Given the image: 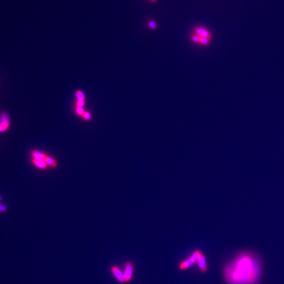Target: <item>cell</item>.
Here are the masks:
<instances>
[{"mask_svg":"<svg viewBox=\"0 0 284 284\" xmlns=\"http://www.w3.org/2000/svg\"><path fill=\"white\" fill-rule=\"evenodd\" d=\"M263 273L259 256L252 251L236 254L223 267L222 276L227 284H258Z\"/></svg>","mask_w":284,"mask_h":284,"instance_id":"cell-1","label":"cell"},{"mask_svg":"<svg viewBox=\"0 0 284 284\" xmlns=\"http://www.w3.org/2000/svg\"><path fill=\"white\" fill-rule=\"evenodd\" d=\"M202 253H203L202 251L199 249H196L193 251L186 259L180 262L178 264V268L182 271L187 270L189 268L192 267L195 263H197V261L198 259L202 255Z\"/></svg>","mask_w":284,"mask_h":284,"instance_id":"cell-2","label":"cell"},{"mask_svg":"<svg viewBox=\"0 0 284 284\" xmlns=\"http://www.w3.org/2000/svg\"><path fill=\"white\" fill-rule=\"evenodd\" d=\"M124 274L125 277L126 283H130L133 279L134 272V265L132 261L128 260L125 263L124 267Z\"/></svg>","mask_w":284,"mask_h":284,"instance_id":"cell-3","label":"cell"},{"mask_svg":"<svg viewBox=\"0 0 284 284\" xmlns=\"http://www.w3.org/2000/svg\"><path fill=\"white\" fill-rule=\"evenodd\" d=\"M110 271L111 272V274H113V276L114 277V278H115L118 282L121 283H126L124 272L121 268H120L118 266L116 265H113L111 267Z\"/></svg>","mask_w":284,"mask_h":284,"instance_id":"cell-4","label":"cell"},{"mask_svg":"<svg viewBox=\"0 0 284 284\" xmlns=\"http://www.w3.org/2000/svg\"><path fill=\"white\" fill-rule=\"evenodd\" d=\"M197 264L198 268L201 273H206L208 271V264H207L206 256L203 253H202V255L199 256V258L197 261Z\"/></svg>","mask_w":284,"mask_h":284,"instance_id":"cell-5","label":"cell"},{"mask_svg":"<svg viewBox=\"0 0 284 284\" xmlns=\"http://www.w3.org/2000/svg\"><path fill=\"white\" fill-rule=\"evenodd\" d=\"M0 132H4L7 131L10 126V120L8 114L3 113L0 117Z\"/></svg>","mask_w":284,"mask_h":284,"instance_id":"cell-6","label":"cell"},{"mask_svg":"<svg viewBox=\"0 0 284 284\" xmlns=\"http://www.w3.org/2000/svg\"><path fill=\"white\" fill-rule=\"evenodd\" d=\"M195 31L196 32V34L201 37L208 38L209 40H211V38L212 37L211 32L209 30H207L205 29L201 28V27H196L195 29Z\"/></svg>","mask_w":284,"mask_h":284,"instance_id":"cell-7","label":"cell"},{"mask_svg":"<svg viewBox=\"0 0 284 284\" xmlns=\"http://www.w3.org/2000/svg\"><path fill=\"white\" fill-rule=\"evenodd\" d=\"M47 156V155L43 153L38 151V150H33L31 152L32 159H35L42 160V161H45Z\"/></svg>","mask_w":284,"mask_h":284,"instance_id":"cell-8","label":"cell"},{"mask_svg":"<svg viewBox=\"0 0 284 284\" xmlns=\"http://www.w3.org/2000/svg\"><path fill=\"white\" fill-rule=\"evenodd\" d=\"M32 162L34 166H35L38 169H41V170H46V169L48 168L46 162L44 161L32 159Z\"/></svg>","mask_w":284,"mask_h":284,"instance_id":"cell-9","label":"cell"},{"mask_svg":"<svg viewBox=\"0 0 284 284\" xmlns=\"http://www.w3.org/2000/svg\"><path fill=\"white\" fill-rule=\"evenodd\" d=\"M45 162H46L48 167L55 168H56L57 166V161L55 159H53V157L49 156V155L47 156L46 159L45 160Z\"/></svg>","mask_w":284,"mask_h":284,"instance_id":"cell-10","label":"cell"},{"mask_svg":"<svg viewBox=\"0 0 284 284\" xmlns=\"http://www.w3.org/2000/svg\"><path fill=\"white\" fill-rule=\"evenodd\" d=\"M76 97L77 100H85V95L81 90H77L75 92Z\"/></svg>","mask_w":284,"mask_h":284,"instance_id":"cell-11","label":"cell"},{"mask_svg":"<svg viewBox=\"0 0 284 284\" xmlns=\"http://www.w3.org/2000/svg\"><path fill=\"white\" fill-rule=\"evenodd\" d=\"M82 117L83 120H84V121H90L92 118L91 114L87 111H85V113H84V114Z\"/></svg>","mask_w":284,"mask_h":284,"instance_id":"cell-12","label":"cell"},{"mask_svg":"<svg viewBox=\"0 0 284 284\" xmlns=\"http://www.w3.org/2000/svg\"><path fill=\"white\" fill-rule=\"evenodd\" d=\"M85 111H86V110H84L83 108L75 107V113L79 117H82V115L84 114V113H85Z\"/></svg>","mask_w":284,"mask_h":284,"instance_id":"cell-13","label":"cell"},{"mask_svg":"<svg viewBox=\"0 0 284 284\" xmlns=\"http://www.w3.org/2000/svg\"><path fill=\"white\" fill-rule=\"evenodd\" d=\"M209 43H210V40L208 39V38L201 37V40H200V43H199L200 44H201L202 46H208L209 44Z\"/></svg>","mask_w":284,"mask_h":284,"instance_id":"cell-14","label":"cell"},{"mask_svg":"<svg viewBox=\"0 0 284 284\" xmlns=\"http://www.w3.org/2000/svg\"><path fill=\"white\" fill-rule=\"evenodd\" d=\"M86 104L85 100H77L75 103V107H82L83 108Z\"/></svg>","mask_w":284,"mask_h":284,"instance_id":"cell-15","label":"cell"},{"mask_svg":"<svg viewBox=\"0 0 284 284\" xmlns=\"http://www.w3.org/2000/svg\"><path fill=\"white\" fill-rule=\"evenodd\" d=\"M191 40H192V41L195 42V43H200V40H201V36H199L197 34L193 35L192 36V38H191Z\"/></svg>","mask_w":284,"mask_h":284,"instance_id":"cell-16","label":"cell"},{"mask_svg":"<svg viewBox=\"0 0 284 284\" xmlns=\"http://www.w3.org/2000/svg\"><path fill=\"white\" fill-rule=\"evenodd\" d=\"M149 27L151 29H153V30H154L157 28V24L155 21H150L149 24Z\"/></svg>","mask_w":284,"mask_h":284,"instance_id":"cell-17","label":"cell"},{"mask_svg":"<svg viewBox=\"0 0 284 284\" xmlns=\"http://www.w3.org/2000/svg\"><path fill=\"white\" fill-rule=\"evenodd\" d=\"M7 211V206L5 205H3L0 204V212H3Z\"/></svg>","mask_w":284,"mask_h":284,"instance_id":"cell-18","label":"cell"},{"mask_svg":"<svg viewBox=\"0 0 284 284\" xmlns=\"http://www.w3.org/2000/svg\"><path fill=\"white\" fill-rule=\"evenodd\" d=\"M151 1H152L153 2H156V1H157V0H151Z\"/></svg>","mask_w":284,"mask_h":284,"instance_id":"cell-19","label":"cell"},{"mask_svg":"<svg viewBox=\"0 0 284 284\" xmlns=\"http://www.w3.org/2000/svg\"><path fill=\"white\" fill-rule=\"evenodd\" d=\"M1 200H2V197L0 196V202H1Z\"/></svg>","mask_w":284,"mask_h":284,"instance_id":"cell-20","label":"cell"}]
</instances>
